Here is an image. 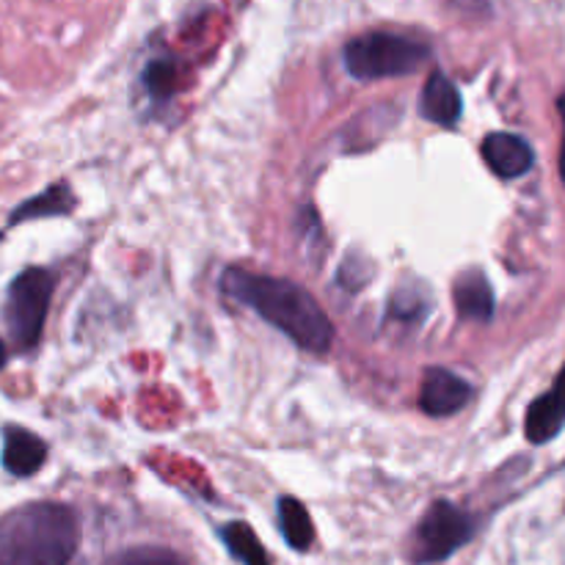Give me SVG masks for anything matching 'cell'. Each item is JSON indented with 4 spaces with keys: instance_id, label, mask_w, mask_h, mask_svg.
Instances as JSON below:
<instances>
[{
    "instance_id": "6da1fadb",
    "label": "cell",
    "mask_w": 565,
    "mask_h": 565,
    "mask_svg": "<svg viewBox=\"0 0 565 565\" xmlns=\"http://www.w3.org/2000/svg\"><path fill=\"white\" fill-rule=\"evenodd\" d=\"M221 290L237 303L257 312L265 323L290 337L309 353H326L334 342V326L312 292L290 279L230 268L221 276Z\"/></svg>"
},
{
    "instance_id": "7a4b0ae2",
    "label": "cell",
    "mask_w": 565,
    "mask_h": 565,
    "mask_svg": "<svg viewBox=\"0 0 565 565\" xmlns=\"http://www.w3.org/2000/svg\"><path fill=\"white\" fill-rule=\"evenodd\" d=\"M77 550L75 513L36 502L0 524V565H70Z\"/></svg>"
},
{
    "instance_id": "3957f363",
    "label": "cell",
    "mask_w": 565,
    "mask_h": 565,
    "mask_svg": "<svg viewBox=\"0 0 565 565\" xmlns=\"http://www.w3.org/2000/svg\"><path fill=\"white\" fill-rule=\"evenodd\" d=\"M428 58V44L390 31L362 33V36L351 39L345 44V53H342L348 75L356 77V81H384V77L412 75Z\"/></svg>"
},
{
    "instance_id": "277c9868",
    "label": "cell",
    "mask_w": 565,
    "mask_h": 565,
    "mask_svg": "<svg viewBox=\"0 0 565 565\" xmlns=\"http://www.w3.org/2000/svg\"><path fill=\"white\" fill-rule=\"evenodd\" d=\"M53 285V276L42 268L22 270L11 281L9 298H6V326L20 351H31L42 340Z\"/></svg>"
},
{
    "instance_id": "5b68a950",
    "label": "cell",
    "mask_w": 565,
    "mask_h": 565,
    "mask_svg": "<svg viewBox=\"0 0 565 565\" xmlns=\"http://www.w3.org/2000/svg\"><path fill=\"white\" fill-rule=\"evenodd\" d=\"M475 535V519L452 502L439 500L425 511L419 524L414 527L412 561L419 565L441 563L469 544Z\"/></svg>"
},
{
    "instance_id": "8992f818",
    "label": "cell",
    "mask_w": 565,
    "mask_h": 565,
    "mask_svg": "<svg viewBox=\"0 0 565 565\" xmlns=\"http://www.w3.org/2000/svg\"><path fill=\"white\" fill-rule=\"evenodd\" d=\"M469 401H472V386L461 375L445 367L425 373L423 390H419V408L428 417H450V414L461 412Z\"/></svg>"
},
{
    "instance_id": "52a82bcc",
    "label": "cell",
    "mask_w": 565,
    "mask_h": 565,
    "mask_svg": "<svg viewBox=\"0 0 565 565\" xmlns=\"http://www.w3.org/2000/svg\"><path fill=\"white\" fill-rule=\"evenodd\" d=\"M480 152H483L486 166L502 180H516V177L527 174L535 160L533 147L513 132H491L483 138Z\"/></svg>"
},
{
    "instance_id": "ba28073f",
    "label": "cell",
    "mask_w": 565,
    "mask_h": 565,
    "mask_svg": "<svg viewBox=\"0 0 565 565\" xmlns=\"http://www.w3.org/2000/svg\"><path fill=\"white\" fill-rule=\"evenodd\" d=\"M565 428V367L552 384L546 395H541L533 406L527 408V419H524V434L533 445H546L555 439Z\"/></svg>"
},
{
    "instance_id": "9c48e42d",
    "label": "cell",
    "mask_w": 565,
    "mask_h": 565,
    "mask_svg": "<svg viewBox=\"0 0 565 565\" xmlns=\"http://www.w3.org/2000/svg\"><path fill=\"white\" fill-rule=\"evenodd\" d=\"M419 114L441 127L458 125V119L463 114V99L456 83L445 72H434L428 77V83L423 88V97H419Z\"/></svg>"
},
{
    "instance_id": "30bf717a",
    "label": "cell",
    "mask_w": 565,
    "mask_h": 565,
    "mask_svg": "<svg viewBox=\"0 0 565 565\" xmlns=\"http://www.w3.org/2000/svg\"><path fill=\"white\" fill-rule=\"evenodd\" d=\"M47 461V445L25 428H9L3 434V467L14 478H31Z\"/></svg>"
},
{
    "instance_id": "8fae6325",
    "label": "cell",
    "mask_w": 565,
    "mask_h": 565,
    "mask_svg": "<svg viewBox=\"0 0 565 565\" xmlns=\"http://www.w3.org/2000/svg\"><path fill=\"white\" fill-rule=\"evenodd\" d=\"M456 312L472 323H489L494 318V290L480 270H467L456 279L452 287Z\"/></svg>"
},
{
    "instance_id": "7c38bea8",
    "label": "cell",
    "mask_w": 565,
    "mask_h": 565,
    "mask_svg": "<svg viewBox=\"0 0 565 565\" xmlns=\"http://www.w3.org/2000/svg\"><path fill=\"white\" fill-rule=\"evenodd\" d=\"M279 524L281 535L290 544V550L307 552L315 541V524L307 508L296 497H281L279 500Z\"/></svg>"
},
{
    "instance_id": "4fadbf2b",
    "label": "cell",
    "mask_w": 565,
    "mask_h": 565,
    "mask_svg": "<svg viewBox=\"0 0 565 565\" xmlns=\"http://www.w3.org/2000/svg\"><path fill=\"white\" fill-rule=\"evenodd\" d=\"M221 539H224L226 550L235 561L243 565H270L268 552L259 544V539L254 535V530L246 522H232L221 530Z\"/></svg>"
},
{
    "instance_id": "5bb4252c",
    "label": "cell",
    "mask_w": 565,
    "mask_h": 565,
    "mask_svg": "<svg viewBox=\"0 0 565 565\" xmlns=\"http://www.w3.org/2000/svg\"><path fill=\"white\" fill-rule=\"evenodd\" d=\"M75 199H72V191L66 185H53L44 193L33 196L31 202L22 204L20 210H14L11 215V224H22L28 218H42V215H64L70 213Z\"/></svg>"
},
{
    "instance_id": "9a60e30c",
    "label": "cell",
    "mask_w": 565,
    "mask_h": 565,
    "mask_svg": "<svg viewBox=\"0 0 565 565\" xmlns=\"http://www.w3.org/2000/svg\"><path fill=\"white\" fill-rule=\"evenodd\" d=\"M174 64L166 58L147 64V70H143V88L149 92V97L169 99L171 92H174Z\"/></svg>"
},
{
    "instance_id": "2e32d148",
    "label": "cell",
    "mask_w": 565,
    "mask_h": 565,
    "mask_svg": "<svg viewBox=\"0 0 565 565\" xmlns=\"http://www.w3.org/2000/svg\"><path fill=\"white\" fill-rule=\"evenodd\" d=\"M114 565H182V561L169 550H149V546H141V550H132L127 555H121Z\"/></svg>"
},
{
    "instance_id": "e0dca14e",
    "label": "cell",
    "mask_w": 565,
    "mask_h": 565,
    "mask_svg": "<svg viewBox=\"0 0 565 565\" xmlns=\"http://www.w3.org/2000/svg\"><path fill=\"white\" fill-rule=\"evenodd\" d=\"M561 177H563V185H565V141H563V152H561Z\"/></svg>"
},
{
    "instance_id": "ac0fdd59",
    "label": "cell",
    "mask_w": 565,
    "mask_h": 565,
    "mask_svg": "<svg viewBox=\"0 0 565 565\" xmlns=\"http://www.w3.org/2000/svg\"><path fill=\"white\" fill-rule=\"evenodd\" d=\"M3 364H6V345L0 342V367H3Z\"/></svg>"
},
{
    "instance_id": "d6986e66",
    "label": "cell",
    "mask_w": 565,
    "mask_h": 565,
    "mask_svg": "<svg viewBox=\"0 0 565 565\" xmlns=\"http://www.w3.org/2000/svg\"><path fill=\"white\" fill-rule=\"evenodd\" d=\"M557 105H561V114L565 116V94H563V97H561V103H557Z\"/></svg>"
}]
</instances>
